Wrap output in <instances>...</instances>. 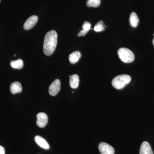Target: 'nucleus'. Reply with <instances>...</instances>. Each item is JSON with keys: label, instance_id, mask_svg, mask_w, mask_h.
I'll return each instance as SVG.
<instances>
[{"label": "nucleus", "instance_id": "nucleus-13", "mask_svg": "<svg viewBox=\"0 0 154 154\" xmlns=\"http://www.w3.org/2000/svg\"><path fill=\"white\" fill-rule=\"evenodd\" d=\"M139 22V19L137 15L134 12H132L130 16V23L134 28L137 27Z\"/></svg>", "mask_w": 154, "mask_h": 154}, {"label": "nucleus", "instance_id": "nucleus-14", "mask_svg": "<svg viewBox=\"0 0 154 154\" xmlns=\"http://www.w3.org/2000/svg\"><path fill=\"white\" fill-rule=\"evenodd\" d=\"M11 65L13 68L20 69L23 68L24 64L22 60L18 59L16 60L12 61L11 63Z\"/></svg>", "mask_w": 154, "mask_h": 154}, {"label": "nucleus", "instance_id": "nucleus-15", "mask_svg": "<svg viewBox=\"0 0 154 154\" xmlns=\"http://www.w3.org/2000/svg\"><path fill=\"white\" fill-rule=\"evenodd\" d=\"M105 27H106V26L104 25V22L102 20H100L95 25L94 30L96 32H101V31H104L105 30Z\"/></svg>", "mask_w": 154, "mask_h": 154}, {"label": "nucleus", "instance_id": "nucleus-7", "mask_svg": "<svg viewBox=\"0 0 154 154\" xmlns=\"http://www.w3.org/2000/svg\"><path fill=\"white\" fill-rule=\"evenodd\" d=\"M38 21V17L36 16H32L29 18L25 22L24 25V28L25 30H28L31 29L36 25Z\"/></svg>", "mask_w": 154, "mask_h": 154}, {"label": "nucleus", "instance_id": "nucleus-5", "mask_svg": "<svg viewBox=\"0 0 154 154\" xmlns=\"http://www.w3.org/2000/svg\"><path fill=\"white\" fill-rule=\"evenodd\" d=\"M60 81L58 79L54 80L49 86L48 92L50 95L52 96H55L57 95L60 91Z\"/></svg>", "mask_w": 154, "mask_h": 154}, {"label": "nucleus", "instance_id": "nucleus-3", "mask_svg": "<svg viewBox=\"0 0 154 154\" xmlns=\"http://www.w3.org/2000/svg\"><path fill=\"white\" fill-rule=\"evenodd\" d=\"M118 55L120 59L125 63L132 62L134 60V55L130 50L122 48L118 51Z\"/></svg>", "mask_w": 154, "mask_h": 154}, {"label": "nucleus", "instance_id": "nucleus-18", "mask_svg": "<svg viewBox=\"0 0 154 154\" xmlns=\"http://www.w3.org/2000/svg\"><path fill=\"white\" fill-rule=\"evenodd\" d=\"M88 32V31H86V30H83L82 29V30H81L79 33H78V36H79V37H80V36H85Z\"/></svg>", "mask_w": 154, "mask_h": 154}, {"label": "nucleus", "instance_id": "nucleus-2", "mask_svg": "<svg viewBox=\"0 0 154 154\" xmlns=\"http://www.w3.org/2000/svg\"><path fill=\"white\" fill-rule=\"evenodd\" d=\"M131 77L128 75H121L117 76L112 81V86L116 89L120 90L129 84Z\"/></svg>", "mask_w": 154, "mask_h": 154}, {"label": "nucleus", "instance_id": "nucleus-21", "mask_svg": "<svg viewBox=\"0 0 154 154\" xmlns=\"http://www.w3.org/2000/svg\"><path fill=\"white\" fill-rule=\"evenodd\" d=\"M71 76H72V75H70L69 76V78H70L71 77Z\"/></svg>", "mask_w": 154, "mask_h": 154}, {"label": "nucleus", "instance_id": "nucleus-4", "mask_svg": "<svg viewBox=\"0 0 154 154\" xmlns=\"http://www.w3.org/2000/svg\"><path fill=\"white\" fill-rule=\"evenodd\" d=\"M99 149L101 154H114L115 153L113 147L105 142L99 144Z\"/></svg>", "mask_w": 154, "mask_h": 154}, {"label": "nucleus", "instance_id": "nucleus-17", "mask_svg": "<svg viewBox=\"0 0 154 154\" xmlns=\"http://www.w3.org/2000/svg\"><path fill=\"white\" fill-rule=\"evenodd\" d=\"M91 28V24L87 21H85L82 26L83 30L89 31Z\"/></svg>", "mask_w": 154, "mask_h": 154}, {"label": "nucleus", "instance_id": "nucleus-22", "mask_svg": "<svg viewBox=\"0 0 154 154\" xmlns=\"http://www.w3.org/2000/svg\"><path fill=\"white\" fill-rule=\"evenodd\" d=\"M0 1H1V0H0Z\"/></svg>", "mask_w": 154, "mask_h": 154}, {"label": "nucleus", "instance_id": "nucleus-6", "mask_svg": "<svg viewBox=\"0 0 154 154\" xmlns=\"http://www.w3.org/2000/svg\"><path fill=\"white\" fill-rule=\"evenodd\" d=\"M37 120L36 124L39 127L44 128L48 122V117L46 113H38L36 115Z\"/></svg>", "mask_w": 154, "mask_h": 154}, {"label": "nucleus", "instance_id": "nucleus-11", "mask_svg": "<svg viewBox=\"0 0 154 154\" xmlns=\"http://www.w3.org/2000/svg\"><path fill=\"white\" fill-rule=\"evenodd\" d=\"M70 86L72 89H76L79 84V77L77 74L72 75L69 79Z\"/></svg>", "mask_w": 154, "mask_h": 154}, {"label": "nucleus", "instance_id": "nucleus-19", "mask_svg": "<svg viewBox=\"0 0 154 154\" xmlns=\"http://www.w3.org/2000/svg\"><path fill=\"white\" fill-rule=\"evenodd\" d=\"M0 154H5V148L1 146H0Z\"/></svg>", "mask_w": 154, "mask_h": 154}, {"label": "nucleus", "instance_id": "nucleus-12", "mask_svg": "<svg viewBox=\"0 0 154 154\" xmlns=\"http://www.w3.org/2000/svg\"><path fill=\"white\" fill-rule=\"evenodd\" d=\"M81 57V53L79 51H75L69 56V60L72 64L76 63Z\"/></svg>", "mask_w": 154, "mask_h": 154}, {"label": "nucleus", "instance_id": "nucleus-8", "mask_svg": "<svg viewBox=\"0 0 154 154\" xmlns=\"http://www.w3.org/2000/svg\"><path fill=\"white\" fill-rule=\"evenodd\" d=\"M140 154H154L149 144L146 141L142 143L140 150Z\"/></svg>", "mask_w": 154, "mask_h": 154}, {"label": "nucleus", "instance_id": "nucleus-9", "mask_svg": "<svg viewBox=\"0 0 154 154\" xmlns=\"http://www.w3.org/2000/svg\"><path fill=\"white\" fill-rule=\"evenodd\" d=\"M34 139L36 143L42 148L45 149H49V145L46 140L43 137L39 136H36Z\"/></svg>", "mask_w": 154, "mask_h": 154}, {"label": "nucleus", "instance_id": "nucleus-20", "mask_svg": "<svg viewBox=\"0 0 154 154\" xmlns=\"http://www.w3.org/2000/svg\"><path fill=\"white\" fill-rule=\"evenodd\" d=\"M153 35L154 36V34ZM152 42H153V45H154V38H153V39Z\"/></svg>", "mask_w": 154, "mask_h": 154}, {"label": "nucleus", "instance_id": "nucleus-10", "mask_svg": "<svg viewBox=\"0 0 154 154\" xmlns=\"http://www.w3.org/2000/svg\"><path fill=\"white\" fill-rule=\"evenodd\" d=\"M22 90V88L21 83L18 82H15L12 83L10 86V91L12 94H16L21 93Z\"/></svg>", "mask_w": 154, "mask_h": 154}, {"label": "nucleus", "instance_id": "nucleus-16", "mask_svg": "<svg viewBox=\"0 0 154 154\" xmlns=\"http://www.w3.org/2000/svg\"><path fill=\"white\" fill-rule=\"evenodd\" d=\"M100 0H88L87 2V5L89 7L98 8L100 5Z\"/></svg>", "mask_w": 154, "mask_h": 154}, {"label": "nucleus", "instance_id": "nucleus-1", "mask_svg": "<svg viewBox=\"0 0 154 154\" xmlns=\"http://www.w3.org/2000/svg\"><path fill=\"white\" fill-rule=\"evenodd\" d=\"M57 43V34L55 30L48 32L45 37L43 52L46 55L52 54L55 51Z\"/></svg>", "mask_w": 154, "mask_h": 154}]
</instances>
